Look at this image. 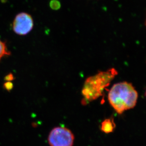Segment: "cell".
Masks as SVG:
<instances>
[{
    "label": "cell",
    "instance_id": "1",
    "mask_svg": "<svg viewBox=\"0 0 146 146\" xmlns=\"http://www.w3.org/2000/svg\"><path fill=\"white\" fill-rule=\"evenodd\" d=\"M137 91L131 83L122 82L114 84L109 91L108 99L118 114L133 108L138 101Z\"/></svg>",
    "mask_w": 146,
    "mask_h": 146
},
{
    "label": "cell",
    "instance_id": "2",
    "mask_svg": "<svg viewBox=\"0 0 146 146\" xmlns=\"http://www.w3.org/2000/svg\"><path fill=\"white\" fill-rule=\"evenodd\" d=\"M117 74L115 69L111 68L88 78L82 90L85 101L90 102L99 98Z\"/></svg>",
    "mask_w": 146,
    "mask_h": 146
},
{
    "label": "cell",
    "instance_id": "3",
    "mask_svg": "<svg viewBox=\"0 0 146 146\" xmlns=\"http://www.w3.org/2000/svg\"><path fill=\"white\" fill-rule=\"evenodd\" d=\"M74 136L69 129L56 127L52 130L48 137L50 146H72Z\"/></svg>",
    "mask_w": 146,
    "mask_h": 146
},
{
    "label": "cell",
    "instance_id": "4",
    "mask_svg": "<svg viewBox=\"0 0 146 146\" xmlns=\"http://www.w3.org/2000/svg\"><path fill=\"white\" fill-rule=\"evenodd\" d=\"M33 21L32 17L27 13H22L16 16L13 23L14 32L19 35H24L32 30Z\"/></svg>",
    "mask_w": 146,
    "mask_h": 146
},
{
    "label": "cell",
    "instance_id": "5",
    "mask_svg": "<svg viewBox=\"0 0 146 146\" xmlns=\"http://www.w3.org/2000/svg\"><path fill=\"white\" fill-rule=\"evenodd\" d=\"M115 127L113 119H106L101 123V130L105 133L108 134L113 132Z\"/></svg>",
    "mask_w": 146,
    "mask_h": 146
},
{
    "label": "cell",
    "instance_id": "6",
    "mask_svg": "<svg viewBox=\"0 0 146 146\" xmlns=\"http://www.w3.org/2000/svg\"><path fill=\"white\" fill-rule=\"evenodd\" d=\"M10 55V52L7 51L5 44L0 41V59L5 55Z\"/></svg>",
    "mask_w": 146,
    "mask_h": 146
},
{
    "label": "cell",
    "instance_id": "7",
    "mask_svg": "<svg viewBox=\"0 0 146 146\" xmlns=\"http://www.w3.org/2000/svg\"><path fill=\"white\" fill-rule=\"evenodd\" d=\"M60 3L58 1H51V3H50V6H51V8L54 9H56L59 8Z\"/></svg>",
    "mask_w": 146,
    "mask_h": 146
}]
</instances>
